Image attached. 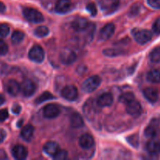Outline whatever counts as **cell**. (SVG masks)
Returning <instances> with one entry per match:
<instances>
[{
	"instance_id": "obj_20",
	"label": "cell",
	"mask_w": 160,
	"mask_h": 160,
	"mask_svg": "<svg viewBox=\"0 0 160 160\" xmlns=\"http://www.w3.org/2000/svg\"><path fill=\"white\" fill-rule=\"evenodd\" d=\"M34 127L31 126V125H26V126L21 130L20 135H21L22 138H23V140L29 142L32 140L33 136H34Z\"/></svg>"
},
{
	"instance_id": "obj_31",
	"label": "cell",
	"mask_w": 160,
	"mask_h": 160,
	"mask_svg": "<svg viewBox=\"0 0 160 160\" xmlns=\"http://www.w3.org/2000/svg\"><path fill=\"white\" fill-rule=\"evenodd\" d=\"M68 156V152L66 150H59L54 156V159L56 160H65Z\"/></svg>"
},
{
	"instance_id": "obj_38",
	"label": "cell",
	"mask_w": 160,
	"mask_h": 160,
	"mask_svg": "<svg viewBox=\"0 0 160 160\" xmlns=\"http://www.w3.org/2000/svg\"><path fill=\"white\" fill-rule=\"evenodd\" d=\"M20 111H21V106L19 104H17V103H15L12 107V112L14 114H19Z\"/></svg>"
},
{
	"instance_id": "obj_34",
	"label": "cell",
	"mask_w": 160,
	"mask_h": 160,
	"mask_svg": "<svg viewBox=\"0 0 160 160\" xmlns=\"http://www.w3.org/2000/svg\"><path fill=\"white\" fill-rule=\"evenodd\" d=\"M8 52V45L4 41L0 40V56H4Z\"/></svg>"
},
{
	"instance_id": "obj_3",
	"label": "cell",
	"mask_w": 160,
	"mask_h": 160,
	"mask_svg": "<svg viewBox=\"0 0 160 160\" xmlns=\"http://www.w3.org/2000/svg\"><path fill=\"white\" fill-rule=\"evenodd\" d=\"M134 38L140 45H145L152 39V34L148 30H135L133 31Z\"/></svg>"
},
{
	"instance_id": "obj_14",
	"label": "cell",
	"mask_w": 160,
	"mask_h": 160,
	"mask_svg": "<svg viewBox=\"0 0 160 160\" xmlns=\"http://www.w3.org/2000/svg\"><path fill=\"white\" fill-rule=\"evenodd\" d=\"M94 144H95L94 138L88 134H83L79 139L80 146L84 149H89L93 146Z\"/></svg>"
},
{
	"instance_id": "obj_4",
	"label": "cell",
	"mask_w": 160,
	"mask_h": 160,
	"mask_svg": "<svg viewBox=\"0 0 160 160\" xmlns=\"http://www.w3.org/2000/svg\"><path fill=\"white\" fill-rule=\"evenodd\" d=\"M59 58H60V60L62 63L65 64V65H70L76 60L77 55L71 48H64L61 51Z\"/></svg>"
},
{
	"instance_id": "obj_22",
	"label": "cell",
	"mask_w": 160,
	"mask_h": 160,
	"mask_svg": "<svg viewBox=\"0 0 160 160\" xmlns=\"http://www.w3.org/2000/svg\"><path fill=\"white\" fill-rule=\"evenodd\" d=\"M147 80L149 82L156 83L160 82V71L159 70H152L149 71L147 74Z\"/></svg>"
},
{
	"instance_id": "obj_13",
	"label": "cell",
	"mask_w": 160,
	"mask_h": 160,
	"mask_svg": "<svg viewBox=\"0 0 160 160\" xmlns=\"http://www.w3.org/2000/svg\"><path fill=\"white\" fill-rule=\"evenodd\" d=\"M112 102H113L112 95L109 93H104L98 98L97 105L100 107H107L112 104Z\"/></svg>"
},
{
	"instance_id": "obj_9",
	"label": "cell",
	"mask_w": 160,
	"mask_h": 160,
	"mask_svg": "<svg viewBox=\"0 0 160 160\" xmlns=\"http://www.w3.org/2000/svg\"><path fill=\"white\" fill-rule=\"evenodd\" d=\"M20 89H21L22 93L25 97H30L34 95L36 90V87L35 84L32 81L28 79L23 81Z\"/></svg>"
},
{
	"instance_id": "obj_16",
	"label": "cell",
	"mask_w": 160,
	"mask_h": 160,
	"mask_svg": "<svg viewBox=\"0 0 160 160\" xmlns=\"http://www.w3.org/2000/svg\"><path fill=\"white\" fill-rule=\"evenodd\" d=\"M71 8L70 0H58L56 3V11L58 13H66Z\"/></svg>"
},
{
	"instance_id": "obj_17",
	"label": "cell",
	"mask_w": 160,
	"mask_h": 160,
	"mask_svg": "<svg viewBox=\"0 0 160 160\" xmlns=\"http://www.w3.org/2000/svg\"><path fill=\"white\" fill-rule=\"evenodd\" d=\"M146 150L150 155H158L160 153V141L152 139L146 145Z\"/></svg>"
},
{
	"instance_id": "obj_21",
	"label": "cell",
	"mask_w": 160,
	"mask_h": 160,
	"mask_svg": "<svg viewBox=\"0 0 160 160\" xmlns=\"http://www.w3.org/2000/svg\"><path fill=\"white\" fill-rule=\"evenodd\" d=\"M70 124L73 128H80L84 126V120L83 117L78 112H73L70 116Z\"/></svg>"
},
{
	"instance_id": "obj_30",
	"label": "cell",
	"mask_w": 160,
	"mask_h": 160,
	"mask_svg": "<svg viewBox=\"0 0 160 160\" xmlns=\"http://www.w3.org/2000/svg\"><path fill=\"white\" fill-rule=\"evenodd\" d=\"M128 142H129L130 145H132L135 148H137L139 145V137L138 134H134L127 138Z\"/></svg>"
},
{
	"instance_id": "obj_24",
	"label": "cell",
	"mask_w": 160,
	"mask_h": 160,
	"mask_svg": "<svg viewBox=\"0 0 160 160\" xmlns=\"http://www.w3.org/2000/svg\"><path fill=\"white\" fill-rule=\"evenodd\" d=\"M145 135L148 138H154L157 135V128L155 125H149L145 130Z\"/></svg>"
},
{
	"instance_id": "obj_37",
	"label": "cell",
	"mask_w": 160,
	"mask_h": 160,
	"mask_svg": "<svg viewBox=\"0 0 160 160\" xmlns=\"http://www.w3.org/2000/svg\"><path fill=\"white\" fill-rule=\"evenodd\" d=\"M148 4L154 9H160V0H148Z\"/></svg>"
},
{
	"instance_id": "obj_35",
	"label": "cell",
	"mask_w": 160,
	"mask_h": 160,
	"mask_svg": "<svg viewBox=\"0 0 160 160\" xmlns=\"http://www.w3.org/2000/svg\"><path fill=\"white\" fill-rule=\"evenodd\" d=\"M152 30L156 34H160V17L157 18L154 22L152 26Z\"/></svg>"
},
{
	"instance_id": "obj_6",
	"label": "cell",
	"mask_w": 160,
	"mask_h": 160,
	"mask_svg": "<svg viewBox=\"0 0 160 160\" xmlns=\"http://www.w3.org/2000/svg\"><path fill=\"white\" fill-rule=\"evenodd\" d=\"M61 95L68 101H74L78 98V91L75 86L67 85L63 88L61 92Z\"/></svg>"
},
{
	"instance_id": "obj_40",
	"label": "cell",
	"mask_w": 160,
	"mask_h": 160,
	"mask_svg": "<svg viewBox=\"0 0 160 160\" xmlns=\"http://www.w3.org/2000/svg\"><path fill=\"white\" fill-rule=\"evenodd\" d=\"M6 10V6L2 2H0V12H3Z\"/></svg>"
},
{
	"instance_id": "obj_27",
	"label": "cell",
	"mask_w": 160,
	"mask_h": 160,
	"mask_svg": "<svg viewBox=\"0 0 160 160\" xmlns=\"http://www.w3.org/2000/svg\"><path fill=\"white\" fill-rule=\"evenodd\" d=\"M134 98H135V96H134V95L132 92H126V93H123V95H120V102L127 105L128 103L131 102L133 100H134Z\"/></svg>"
},
{
	"instance_id": "obj_5",
	"label": "cell",
	"mask_w": 160,
	"mask_h": 160,
	"mask_svg": "<svg viewBox=\"0 0 160 160\" xmlns=\"http://www.w3.org/2000/svg\"><path fill=\"white\" fill-rule=\"evenodd\" d=\"M29 58L31 60L35 62H43L45 59V52L40 45H34L29 52Z\"/></svg>"
},
{
	"instance_id": "obj_23",
	"label": "cell",
	"mask_w": 160,
	"mask_h": 160,
	"mask_svg": "<svg viewBox=\"0 0 160 160\" xmlns=\"http://www.w3.org/2000/svg\"><path fill=\"white\" fill-rule=\"evenodd\" d=\"M53 98H54V96H53L52 94H51L48 92H45L38 97L37 99L35 100V103L38 105H40L42 103L48 101V100L53 99Z\"/></svg>"
},
{
	"instance_id": "obj_11",
	"label": "cell",
	"mask_w": 160,
	"mask_h": 160,
	"mask_svg": "<svg viewBox=\"0 0 160 160\" xmlns=\"http://www.w3.org/2000/svg\"><path fill=\"white\" fill-rule=\"evenodd\" d=\"M115 31V26L113 23H110L106 24L102 28L99 34V39L101 41H106L110 38L114 34Z\"/></svg>"
},
{
	"instance_id": "obj_42",
	"label": "cell",
	"mask_w": 160,
	"mask_h": 160,
	"mask_svg": "<svg viewBox=\"0 0 160 160\" xmlns=\"http://www.w3.org/2000/svg\"><path fill=\"white\" fill-rule=\"evenodd\" d=\"M22 122H23V120H20V121H19L18 122V123H17V126H18V127H20V125H21L22 124Z\"/></svg>"
},
{
	"instance_id": "obj_39",
	"label": "cell",
	"mask_w": 160,
	"mask_h": 160,
	"mask_svg": "<svg viewBox=\"0 0 160 160\" xmlns=\"http://www.w3.org/2000/svg\"><path fill=\"white\" fill-rule=\"evenodd\" d=\"M6 137V132L3 129L0 128V143L3 142L5 140Z\"/></svg>"
},
{
	"instance_id": "obj_12",
	"label": "cell",
	"mask_w": 160,
	"mask_h": 160,
	"mask_svg": "<svg viewBox=\"0 0 160 160\" xmlns=\"http://www.w3.org/2000/svg\"><path fill=\"white\" fill-rule=\"evenodd\" d=\"M12 154L13 157L17 160H23L28 156V149L23 145H17L12 148Z\"/></svg>"
},
{
	"instance_id": "obj_1",
	"label": "cell",
	"mask_w": 160,
	"mask_h": 160,
	"mask_svg": "<svg viewBox=\"0 0 160 160\" xmlns=\"http://www.w3.org/2000/svg\"><path fill=\"white\" fill-rule=\"evenodd\" d=\"M23 14L24 18L31 23H41L44 20V17L42 12L34 8H24L23 9Z\"/></svg>"
},
{
	"instance_id": "obj_29",
	"label": "cell",
	"mask_w": 160,
	"mask_h": 160,
	"mask_svg": "<svg viewBox=\"0 0 160 160\" xmlns=\"http://www.w3.org/2000/svg\"><path fill=\"white\" fill-rule=\"evenodd\" d=\"M105 56H109V57H114V56H120L123 53V51L117 48H107V49L103 51Z\"/></svg>"
},
{
	"instance_id": "obj_7",
	"label": "cell",
	"mask_w": 160,
	"mask_h": 160,
	"mask_svg": "<svg viewBox=\"0 0 160 160\" xmlns=\"http://www.w3.org/2000/svg\"><path fill=\"white\" fill-rule=\"evenodd\" d=\"M43 114L48 119L56 118L60 114V108L57 105L48 104L44 107Z\"/></svg>"
},
{
	"instance_id": "obj_10",
	"label": "cell",
	"mask_w": 160,
	"mask_h": 160,
	"mask_svg": "<svg viewBox=\"0 0 160 160\" xmlns=\"http://www.w3.org/2000/svg\"><path fill=\"white\" fill-rule=\"evenodd\" d=\"M90 22L85 18H78L76 20H74L72 23L71 26L72 28L75 31H83L87 30L88 28L90 26Z\"/></svg>"
},
{
	"instance_id": "obj_41",
	"label": "cell",
	"mask_w": 160,
	"mask_h": 160,
	"mask_svg": "<svg viewBox=\"0 0 160 160\" xmlns=\"http://www.w3.org/2000/svg\"><path fill=\"white\" fill-rule=\"evenodd\" d=\"M4 102H5L4 96H3L2 95H1V94H0V106L3 104V103H4Z\"/></svg>"
},
{
	"instance_id": "obj_2",
	"label": "cell",
	"mask_w": 160,
	"mask_h": 160,
	"mask_svg": "<svg viewBox=\"0 0 160 160\" xmlns=\"http://www.w3.org/2000/svg\"><path fill=\"white\" fill-rule=\"evenodd\" d=\"M101 84V78L98 76H92L82 84V89L85 92L90 93L96 90Z\"/></svg>"
},
{
	"instance_id": "obj_28",
	"label": "cell",
	"mask_w": 160,
	"mask_h": 160,
	"mask_svg": "<svg viewBox=\"0 0 160 160\" xmlns=\"http://www.w3.org/2000/svg\"><path fill=\"white\" fill-rule=\"evenodd\" d=\"M150 59L152 62H160V47L155 48L149 55Z\"/></svg>"
},
{
	"instance_id": "obj_8",
	"label": "cell",
	"mask_w": 160,
	"mask_h": 160,
	"mask_svg": "<svg viewBox=\"0 0 160 160\" xmlns=\"http://www.w3.org/2000/svg\"><path fill=\"white\" fill-rule=\"evenodd\" d=\"M126 110L129 115L134 117H138L142 113V106L138 101L133 100L132 102L127 104Z\"/></svg>"
},
{
	"instance_id": "obj_18",
	"label": "cell",
	"mask_w": 160,
	"mask_h": 160,
	"mask_svg": "<svg viewBox=\"0 0 160 160\" xmlns=\"http://www.w3.org/2000/svg\"><path fill=\"white\" fill-rule=\"evenodd\" d=\"M143 94L145 98L152 103L157 102L158 98H159V93H158L157 90L153 88H145L144 90Z\"/></svg>"
},
{
	"instance_id": "obj_32",
	"label": "cell",
	"mask_w": 160,
	"mask_h": 160,
	"mask_svg": "<svg viewBox=\"0 0 160 160\" xmlns=\"http://www.w3.org/2000/svg\"><path fill=\"white\" fill-rule=\"evenodd\" d=\"M9 34V27L6 23L0 24V36L6 38Z\"/></svg>"
},
{
	"instance_id": "obj_33",
	"label": "cell",
	"mask_w": 160,
	"mask_h": 160,
	"mask_svg": "<svg viewBox=\"0 0 160 160\" xmlns=\"http://www.w3.org/2000/svg\"><path fill=\"white\" fill-rule=\"evenodd\" d=\"M86 9L89 12V13L92 16H95L97 14V8L96 6L95 5V3H89L88 5L86 7Z\"/></svg>"
},
{
	"instance_id": "obj_25",
	"label": "cell",
	"mask_w": 160,
	"mask_h": 160,
	"mask_svg": "<svg viewBox=\"0 0 160 160\" xmlns=\"http://www.w3.org/2000/svg\"><path fill=\"white\" fill-rule=\"evenodd\" d=\"M49 33V30L45 26H39L34 30V35L38 38H43L47 36Z\"/></svg>"
},
{
	"instance_id": "obj_15",
	"label": "cell",
	"mask_w": 160,
	"mask_h": 160,
	"mask_svg": "<svg viewBox=\"0 0 160 160\" xmlns=\"http://www.w3.org/2000/svg\"><path fill=\"white\" fill-rule=\"evenodd\" d=\"M43 150L48 156L53 157L60 149H59V145L58 143L55 142H48L45 144Z\"/></svg>"
},
{
	"instance_id": "obj_36",
	"label": "cell",
	"mask_w": 160,
	"mask_h": 160,
	"mask_svg": "<svg viewBox=\"0 0 160 160\" xmlns=\"http://www.w3.org/2000/svg\"><path fill=\"white\" fill-rule=\"evenodd\" d=\"M9 117V112L7 109H1L0 110V122H3Z\"/></svg>"
},
{
	"instance_id": "obj_19",
	"label": "cell",
	"mask_w": 160,
	"mask_h": 160,
	"mask_svg": "<svg viewBox=\"0 0 160 160\" xmlns=\"http://www.w3.org/2000/svg\"><path fill=\"white\" fill-rule=\"evenodd\" d=\"M6 92L9 94L10 95L12 96H15L17 94L19 93L20 90V85L19 84V83L17 82L15 80H10V81H8V83L6 84Z\"/></svg>"
},
{
	"instance_id": "obj_26",
	"label": "cell",
	"mask_w": 160,
	"mask_h": 160,
	"mask_svg": "<svg viewBox=\"0 0 160 160\" xmlns=\"http://www.w3.org/2000/svg\"><path fill=\"white\" fill-rule=\"evenodd\" d=\"M24 38V34L20 31H16L12 33L11 36V40L13 44H19L23 41Z\"/></svg>"
}]
</instances>
